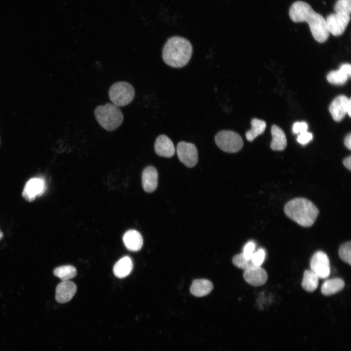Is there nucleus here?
<instances>
[{
	"instance_id": "f257e3e1",
	"label": "nucleus",
	"mask_w": 351,
	"mask_h": 351,
	"mask_svg": "<svg viewBox=\"0 0 351 351\" xmlns=\"http://www.w3.org/2000/svg\"><path fill=\"white\" fill-rule=\"evenodd\" d=\"M289 16L293 22H307L313 38L320 43L324 42L330 35L326 20L313 10L311 6L303 1H296L289 10Z\"/></svg>"
},
{
	"instance_id": "f03ea898",
	"label": "nucleus",
	"mask_w": 351,
	"mask_h": 351,
	"mask_svg": "<svg viewBox=\"0 0 351 351\" xmlns=\"http://www.w3.org/2000/svg\"><path fill=\"white\" fill-rule=\"evenodd\" d=\"M193 52L191 42L186 39L173 36L165 43L162 50V58L167 65L175 68L186 65Z\"/></svg>"
},
{
	"instance_id": "7ed1b4c3",
	"label": "nucleus",
	"mask_w": 351,
	"mask_h": 351,
	"mask_svg": "<svg viewBox=\"0 0 351 351\" xmlns=\"http://www.w3.org/2000/svg\"><path fill=\"white\" fill-rule=\"evenodd\" d=\"M284 212L288 217L303 227L313 225L319 210L311 201L304 198H296L289 201L285 206Z\"/></svg>"
},
{
	"instance_id": "20e7f679",
	"label": "nucleus",
	"mask_w": 351,
	"mask_h": 351,
	"mask_svg": "<svg viewBox=\"0 0 351 351\" xmlns=\"http://www.w3.org/2000/svg\"><path fill=\"white\" fill-rule=\"evenodd\" d=\"M95 117L99 125L108 131L117 128L123 120V115L118 106L108 103L96 107L94 111Z\"/></svg>"
},
{
	"instance_id": "39448f33",
	"label": "nucleus",
	"mask_w": 351,
	"mask_h": 351,
	"mask_svg": "<svg viewBox=\"0 0 351 351\" xmlns=\"http://www.w3.org/2000/svg\"><path fill=\"white\" fill-rule=\"evenodd\" d=\"M135 95V91L133 86L124 81L114 83L109 91L110 100L117 106L127 105L133 100Z\"/></svg>"
},
{
	"instance_id": "423d86ee",
	"label": "nucleus",
	"mask_w": 351,
	"mask_h": 351,
	"mask_svg": "<svg viewBox=\"0 0 351 351\" xmlns=\"http://www.w3.org/2000/svg\"><path fill=\"white\" fill-rule=\"evenodd\" d=\"M215 141L220 149L228 153H236L240 151L243 145L240 136L234 131L228 130L218 132L215 136Z\"/></svg>"
},
{
	"instance_id": "0eeeda50",
	"label": "nucleus",
	"mask_w": 351,
	"mask_h": 351,
	"mask_svg": "<svg viewBox=\"0 0 351 351\" xmlns=\"http://www.w3.org/2000/svg\"><path fill=\"white\" fill-rule=\"evenodd\" d=\"M310 268L319 278L324 279L329 277L331 267L326 254L320 251L315 252L311 259Z\"/></svg>"
},
{
	"instance_id": "6e6552de",
	"label": "nucleus",
	"mask_w": 351,
	"mask_h": 351,
	"mask_svg": "<svg viewBox=\"0 0 351 351\" xmlns=\"http://www.w3.org/2000/svg\"><path fill=\"white\" fill-rule=\"evenodd\" d=\"M176 152L179 160L187 167H193L197 163V150L194 144L181 141L177 145Z\"/></svg>"
},
{
	"instance_id": "1a4fd4ad",
	"label": "nucleus",
	"mask_w": 351,
	"mask_h": 351,
	"mask_svg": "<svg viewBox=\"0 0 351 351\" xmlns=\"http://www.w3.org/2000/svg\"><path fill=\"white\" fill-rule=\"evenodd\" d=\"M351 19L350 15L335 13L329 15L326 20L330 33L334 36H339L345 31Z\"/></svg>"
},
{
	"instance_id": "9d476101",
	"label": "nucleus",
	"mask_w": 351,
	"mask_h": 351,
	"mask_svg": "<svg viewBox=\"0 0 351 351\" xmlns=\"http://www.w3.org/2000/svg\"><path fill=\"white\" fill-rule=\"evenodd\" d=\"M329 111L336 121H340L347 113L351 117V99L344 95L337 97L330 104Z\"/></svg>"
},
{
	"instance_id": "9b49d317",
	"label": "nucleus",
	"mask_w": 351,
	"mask_h": 351,
	"mask_svg": "<svg viewBox=\"0 0 351 351\" xmlns=\"http://www.w3.org/2000/svg\"><path fill=\"white\" fill-rule=\"evenodd\" d=\"M243 277L248 284L257 287L266 283L268 274L266 271L260 266H254L245 270Z\"/></svg>"
},
{
	"instance_id": "f8f14e48",
	"label": "nucleus",
	"mask_w": 351,
	"mask_h": 351,
	"mask_svg": "<svg viewBox=\"0 0 351 351\" xmlns=\"http://www.w3.org/2000/svg\"><path fill=\"white\" fill-rule=\"evenodd\" d=\"M77 291L76 284L70 280L63 281L59 283L56 289L55 298L59 303L69 301Z\"/></svg>"
},
{
	"instance_id": "ddd939ff",
	"label": "nucleus",
	"mask_w": 351,
	"mask_h": 351,
	"mask_svg": "<svg viewBox=\"0 0 351 351\" xmlns=\"http://www.w3.org/2000/svg\"><path fill=\"white\" fill-rule=\"evenodd\" d=\"M44 188V181L39 178H33L26 183L22 192V197L27 201H33L37 195H40Z\"/></svg>"
},
{
	"instance_id": "4468645a",
	"label": "nucleus",
	"mask_w": 351,
	"mask_h": 351,
	"mask_svg": "<svg viewBox=\"0 0 351 351\" xmlns=\"http://www.w3.org/2000/svg\"><path fill=\"white\" fill-rule=\"evenodd\" d=\"M156 153L161 156L171 157L175 153V149L172 140L166 135L159 136L155 143Z\"/></svg>"
},
{
	"instance_id": "2eb2a0df",
	"label": "nucleus",
	"mask_w": 351,
	"mask_h": 351,
	"mask_svg": "<svg viewBox=\"0 0 351 351\" xmlns=\"http://www.w3.org/2000/svg\"><path fill=\"white\" fill-rule=\"evenodd\" d=\"M158 173L156 169L149 166L146 167L142 174V184L144 190L147 193L154 192L157 186Z\"/></svg>"
},
{
	"instance_id": "dca6fc26",
	"label": "nucleus",
	"mask_w": 351,
	"mask_h": 351,
	"mask_svg": "<svg viewBox=\"0 0 351 351\" xmlns=\"http://www.w3.org/2000/svg\"><path fill=\"white\" fill-rule=\"evenodd\" d=\"M123 241L126 248L133 252L139 251L143 245L141 235L134 230L127 231L123 235Z\"/></svg>"
},
{
	"instance_id": "f3484780",
	"label": "nucleus",
	"mask_w": 351,
	"mask_h": 351,
	"mask_svg": "<svg viewBox=\"0 0 351 351\" xmlns=\"http://www.w3.org/2000/svg\"><path fill=\"white\" fill-rule=\"evenodd\" d=\"M214 288L212 283L204 279H195L193 281L190 287L192 294L196 297H202L208 294Z\"/></svg>"
},
{
	"instance_id": "a211bd4d",
	"label": "nucleus",
	"mask_w": 351,
	"mask_h": 351,
	"mask_svg": "<svg viewBox=\"0 0 351 351\" xmlns=\"http://www.w3.org/2000/svg\"><path fill=\"white\" fill-rule=\"evenodd\" d=\"M271 134V149L274 151L283 150L287 146V139L284 131L279 127L274 125L272 127Z\"/></svg>"
},
{
	"instance_id": "6ab92c4d",
	"label": "nucleus",
	"mask_w": 351,
	"mask_h": 351,
	"mask_svg": "<svg viewBox=\"0 0 351 351\" xmlns=\"http://www.w3.org/2000/svg\"><path fill=\"white\" fill-rule=\"evenodd\" d=\"M133 265L131 259L129 256H124L115 264L113 268L114 274L118 278H124L132 272Z\"/></svg>"
},
{
	"instance_id": "aec40b11",
	"label": "nucleus",
	"mask_w": 351,
	"mask_h": 351,
	"mask_svg": "<svg viewBox=\"0 0 351 351\" xmlns=\"http://www.w3.org/2000/svg\"><path fill=\"white\" fill-rule=\"evenodd\" d=\"M344 280L340 278H334L325 281L321 286V291L324 295L335 294L343 289Z\"/></svg>"
},
{
	"instance_id": "412c9836",
	"label": "nucleus",
	"mask_w": 351,
	"mask_h": 351,
	"mask_svg": "<svg viewBox=\"0 0 351 351\" xmlns=\"http://www.w3.org/2000/svg\"><path fill=\"white\" fill-rule=\"evenodd\" d=\"M319 283L318 277L311 270H306L303 274L301 285L304 290L309 292L315 291Z\"/></svg>"
},
{
	"instance_id": "4be33fe9",
	"label": "nucleus",
	"mask_w": 351,
	"mask_h": 351,
	"mask_svg": "<svg viewBox=\"0 0 351 351\" xmlns=\"http://www.w3.org/2000/svg\"><path fill=\"white\" fill-rule=\"evenodd\" d=\"M251 123V129L246 133V138L249 141H252L257 136L263 134L266 127V122L257 118L252 119Z\"/></svg>"
},
{
	"instance_id": "5701e85b",
	"label": "nucleus",
	"mask_w": 351,
	"mask_h": 351,
	"mask_svg": "<svg viewBox=\"0 0 351 351\" xmlns=\"http://www.w3.org/2000/svg\"><path fill=\"white\" fill-rule=\"evenodd\" d=\"M53 273L55 276L59 277L63 281L69 280L75 277L77 272L75 267L67 265L56 268L54 269Z\"/></svg>"
},
{
	"instance_id": "b1692460",
	"label": "nucleus",
	"mask_w": 351,
	"mask_h": 351,
	"mask_svg": "<svg viewBox=\"0 0 351 351\" xmlns=\"http://www.w3.org/2000/svg\"><path fill=\"white\" fill-rule=\"evenodd\" d=\"M350 78L340 69L330 72L327 76L328 81L333 84L342 85L345 83Z\"/></svg>"
},
{
	"instance_id": "393cba45",
	"label": "nucleus",
	"mask_w": 351,
	"mask_h": 351,
	"mask_svg": "<svg viewBox=\"0 0 351 351\" xmlns=\"http://www.w3.org/2000/svg\"><path fill=\"white\" fill-rule=\"evenodd\" d=\"M232 261L234 266L244 271L255 266L253 263L252 259H247L244 256L243 253L234 255Z\"/></svg>"
},
{
	"instance_id": "a878e982",
	"label": "nucleus",
	"mask_w": 351,
	"mask_h": 351,
	"mask_svg": "<svg viewBox=\"0 0 351 351\" xmlns=\"http://www.w3.org/2000/svg\"><path fill=\"white\" fill-rule=\"evenodd\" d=\"M339 257L344 262L351 265V242H346L342 244L338 250Z\"/></svg>"
},
{
	"instance_id": "bb28decb",
	"label": "nucleus",
	"mask_w": 351,
	"mask_h": 351,
	"mask_svg": "<svg viewBox=\"0 0 351 351\" xmlns=\"http://www.w3.org/2000/svg\"><path fill=\"white\" fill-rule=\"evenodd\" d=\"M336 13L351 14V0H337L334 6Z\"/></svg>"
},
{
	"instance_id": "cd10ccee",
	"label": "nucleus",
	"mask_w": 351,
	"mask_h": 351,
	"mask_svg": "<svg viewBox=\"0 0 351 351\" xmlns=\"http://www.w3.org/2000/svg\"><path fill=\"white\" fill-rule=\"evenodd\" d=\"M265 252L263 249H260L254 252L251 257L252 261L255 266H260L265 258Z\"/></svg>"
},
{
	"instance_id": "c85d7f7f",
	"label": "nucleus",
	"mask_w": 351,
	"mask_h": 351,
	"mask_svg": "<svg viewBox=\"0 0 351 351\" xmlns=\"http://www.w3.org/2000/svg\"><path fill=\"white\" fill-rule=\"evenodd\" d=\"M255 245L253 241H249L246 244L243 248V252L242 253L244 256L248 259H251L253 254Z\"/></svg>"
},
{
	"instance_id": "c756f323",
	"label": "nucleus",
	"mask_w": 351,
	"mask_h": 351,
	"mask_svg": "<svg viewBox=\"0 0 351 351\" xmlns=\"http://www.w3.org/2000/svg\"><path fill=\"white\" fill-rule=\"evenodd\" d=\"M312 138V134L306 131L298 135L297 141L302 145H305L308 143Z\"/></svg>"
},
{
	"instance_id": "7c9ffc66",
	"label": "nucleus",
	"mask_w": 351,
	"mask_h": 351,
	"mask_svg": "<svg viewBox=\"0 0 351 351\" xmlns=\"http://www.w3.org/2000/svg\"><path fill=\"white\" fill-rule=\"evenodd\" d=\"M308 124L305 122H296L292 126L293 133L299 134L308 130Z\"/></svg>"
},
{
	"instance_id": "2f4dec72",
	"label": "nucleus",
	"mask_w": 351,
	"mask_h": 351,
	"mask_svg": "<svg viewBox=\"0 0 351 351\" xmlns=\"http://www.w3.org/2000/svg\"><path fill=\"white\" fill-rule=\"evenodd\" d=\"M339 69H340L341 70H342L349 77H350L351 74V66L350 64H349V63L343 64L340 67Z\"/></svg>"
},
{
	"instance_id": "473e14b6",
	"label": "nucleus",
	"mask_w": 351,
	"mask_h": 351,
	"mask_svg": "<svg viewBox=\"0 0 351 351\" xmlns=\"http://www.w3.org/2000/svg\"><path fill=\"white\" fill-rule=\"evenodd\" d=\"M344 144L348 149H349V150H351V135L350 133L349 134H348L345 138Z\"/></svg>"
},
{
	"instance_id": "72a5a7b5",
	"label": "nucleus",
	"mask_w": 351,
	"mask_h": 351,
	"mask_svg": "<svg viewBox=\"0 0 351 351\" xmlns=\"http://www.w3.org/2000/svg\"><path fill=\"white\" fill-rule=\"evenodd\" d=\"M351 156H349L345 158L343 160V161L344 166L349 170H351Z\"/></svg>"
},
{
	"instance_id": "f704fd0d",
	"label": "nucleus",
	"mask_w": 351,
	"mask_h": 351,
	"mask_svg": "<svg viewBox=\"0 0 351 351\" xmlns=\"http://www.w3.org/2000/svg\"><path fill=\"white\" fill-rule=\"evenodd\" d=\"M3 237V234L0 230V240L2 239Z\"/></svg>"
}]
</instances>
